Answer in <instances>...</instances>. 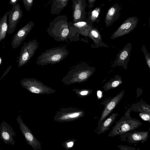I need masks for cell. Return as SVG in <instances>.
<instances>
[{
  "instance_id": "22",
  "label": "cell",
  "mask_w": 150,
  "mask_h": 150,
  "mask_svg": "<svg viewBox=\"0 0 150 150\" xmlns=\"http://www.w3.org/2000/svg\"><path fill=\"white\" fill-rule=\"evenodd\" d=\"M121 77L119 75H115L114 77L107 81L103 86L104 90L107 91L111 89H114L122 83Z\"/></svg>"
},
{
  "instance_id": "7",
  "label": "cell",
  "mask_w": 150,
  "mask_h": 150,
  "mask_svg": "<svg viewBox=\"0 0 150 150\" xmlns=\"http://www.w3.org/2000/svg\"><path fill=\"white\" fill-rule=\"evenodd\" d=\"M39 46V43L33 39L24 42L22 47L18 58V67H20L27 63L33 56Z\"/></svg>"
},
{
  "instance_id": "33",
  "label": "cell",
  "mask_w": 150,
  "mask_h": 150,
  "mask_svg": "<svg viewBox=\"0 0 150 150\" xmlns=\"http://www.w3.org/2000/svg\"><path fill=\"white\" fill-rule=\"evenodd\" d=\"M97 96L98 99H100L102 96V93L100 90L97 91Z\"/></svg>"
},
{
  "instance_id": "21",
  "label": "cell",
  "mask_w": 150,
  "mask_h": 150,
  "mask_svg": "<svg viewBox=\"0 0 150 150\" xmlns=\"http://www.w3.org/2000/svg\"><path fill=\"white\" fill-rule=\"evenodd\" d=\"M69 0H53L51 6L50 13L57 15L64 9Z\"/></svg>"
},
{
  "instance_id": "5",
  "label": "cell",
  "mask_w": 150,
  "mask_h": 150,
  "mask_svg": "<svg viewBox=\"0 0 150 150\" xmlns=\"http://www.w3.org/2000/svg\"><path fill=\"white\" fill-rule=\"evenodd\" d=\"M21 86L28 91L38 94L53 93L56 90L33 78H24L20 82Z\"/></svg>"
},
{
  "instance_id": "29",
  "label": "cell",
  "mask_w": 150,
  "mask_h": 150,
  "mask_svg": "<svg viewBox=\"0 0 150 150\" xmlns=\"http://www.w3.org/2000/svg\"><path fill=\"white\" fill-rule=\"evenodd\" d=\"M75 141L74 139L69 140L63 143L62 145L66 149H68L72 147Z\"/></svg>"
},
{
  "instance_id": "25",
  "label": "cell",
  "mask_w": 150,
  "mask_h": 150,
  "mask_svg": "<svg viewBox=\"0 0 150 150\" xmlns=\"http://www.w3.org/2000/svg\"><path fill=\"white\" fill-rule=\"evenodd\" d=\"M78 97L83 98L90 95L92 92L91 89H73Z\"/></svg>"
},
{
  "instance_id": "2",
  "label": "cell",
  "mask_w": 150,
  "mask_h": 150,
  "mask_svg": "<svg viewBox=\"0 0 150 150\" xmlns=\"http://www.w3.org/2000/svg\"><path fill=\"white\" fill-rule=\"evenodd\" d=\"M96 69L84 63L72 67L61 81L65 85L80 83L87 81L94 73Z\"/></svg>"
},
{
  "instance_id": "15",
  "label": "cell",
  "mask_w": 150,
  "mask_h": 150,
  "mask_svg": "<svg viewBox=\"0 0 150 150\" xmlns=\"http://www.w3.org/2000/svg\"><path fill=\"white\" fill-rule=\"evenodd\" d=\"M121 140H127L130 144H136L140 142L144 143L149 138V132L146 131H134L125 133L120 135Z\"/></svg>"
},
{
  "instance_id": "17",
  "label": "cell",
  "mask_w": 150,
  "mask_h": 150,
  "mask_svg": "<svg viewBox=\"0 0 150 150\" xmlns=\"http://www.w3.org/2000/svg\"><path fill=\"white\" fill-rule=\"evenodd\" d=\"M121 8L117 3H116L108 9L105 16V23L106 27L111 25L120 16Z\"/></svg>"
},
{
  "instance_id": "34",
  "label": "cell",
  "mask_w": 150,
  "mask_h": 150,
  "mask_svg": "<svg viewBox=\"0 0 150 150\" xmlns=\"http://www.w3.org/2000/svg\"><path fill=\"white\" fill-rule=\"evenodd\" d=\"M2 59L1 58V57H0V66L1 65V64L2 63Z\"/></svg>"
},
{
  "instance_id": "14",
  "label": "cell",
  "mask_w": 150,
  "mask_h": 150,
  "mask_svg": "<svg viewBox=\"0 0 150 150\" xmlns=\"http://www.w3.org/2000/svg\"><path fill=\"white\" fill-rule=\"evenodd\" d=\"M34 25L33 21H31L18 30L11 40V45L13 49L17 48L21 45L32 30Z\"/></svg>"
},
{
  "instance_id": "8",
  "label": "cell",
  "mask_w": 150,
  "mask_h": 150,
  "mask_svg": "<svg viewBox=\"0 0 150 150\" xmlns=\"http://www.w3.org/2000/svg\"><path fill=\"white\" fill-rule=\"evenodd\" d=\"M16 120L27 144L31 146L33 149L40 150L41 146L40 142L35 137L28 127L24 123L19 115L17 116Z\"/></svg>"
},
{
  "instance_id": "3",
  "label": "cell",
  "mask_w": 150,
  "mask_h": 150,
  "mask_svg": "<svg viewBox=\"0 0 150 150\" xmlns=\"http://www.w3.org/2000/svg\"><path fill=\"white\" fill-rule=\"evenodd\" d=\"M69 52L65 46L47 50L38 57L36 64L42 66L56 64L64 59Z\"/></svg>"
},
{
  "instance_id": "19",
  "label": "cell",
  "mask_w": 150,
  "mask_h": 150,
  "mask_svg": "<svg viewBox=\"0 0 150 150\" xmlns=\"http://www.w3.org/2000/svg\"><path fill=\"white\" fill-rule=\"evenodd\" d=\"M118 115L117 113H113L98 124L96 129L97 134H101L104 133L109 130L110 127L115 122Z\"/></svg>"
},
{
  "instance_id": "10",
  "label": "cell",
  "mask_w": 150,
  "mask_h": 150,
  "mask_svg": "<svg viewBox=\"0 0 150 150\" xmlns=\"http://www.w3.org/2000/svg\"><path fill=\"white\" fill-rule=\"evenodd\" d=\"M8 13V19L7 33L9 34L14 32L17 24L23 16V11L19 3L12 5L11 10Z\"/></svg>"
},
{
  "instance_id": "36",
  "label": "cell",
  "mask_w": 150,
  "mask_h": 150,
  "mask_svg": "<svg viewBox=\"0 0 150 150\" xmlns=\"http://www.w3.org/2000/svg\"></svg>"
},
{
  "instance_id": "23",
  "label": "cell",
  "mask_w": 150,
  "mask_h": 150,
  "mask_svg": "<svg viewBox=\"0 0 150 150\" xmlns=\"http://www.w3.org/2000/svg\"><path fill=\"white\" fill-rule=\"evenodd\" d=\"M104 5V4H102L100 6L97 7L93 9H91L88 12L87 20L93 24L95 22L98 23L101 7Z\"/></svg>"
},
{
  "instance_id": "37",
  "label": "cell",
  "mask_w": 150,
  "mask_h": 150,
  "mask_svg": "<svg viewBox=\"0 0 150 150\" xmlns=\"http://www.w3.org/2000/svg\"></svg>"
},
{
  "instance_id": "28",
  "label": "cell",
  "mask_w": 150,
  "mask_h": 150,
  "mask_svg": "<svg viewBox=\"0 0 150 150\" xmlns=\"http://www.w3.org/2000/svg\"><path fill=\"white\" fill-rule=\"evenodd\" d=\"M26 10L28 11L32 6L34 0H22Z\"/></svg>"
},
{
  "instance_id": "27",
  "label": "cell",
  "mask_w": 150,
  "mask_h": 150,
  "mask_svg": "<svg viewBox=\"0 0 150 150\" xmlns=\"http://www.w3.org/2000/svg\"><path fill=\"white\" fill-rule=\"evenodd\" d=\"M139 115L142 120L150 122V113L141 112L139 113Z\"/></svg>"
},
{
  "instance_id": "9",
  "label": "cell",
  "mask_w": 150,
  "mask_h": 150,
  "mask_svg": "<svg viewBox=\"0 0 150 150\" xmlns=\"http://www.w3.org/2000/svg\"><path fill=\"white\" fill-rule=\"evenodd\" d=\"M138 21L139 19L136 17H128L112 34L110 39L113 40L119 37L127 34L136 27Z\"/></svg>"
},
{
  "instance_id": "16",
  "label": "cell",
  "mask_w": 150,
  "mask_h": 150,
  "mask_svg": "<svg viewBox=\"0 0 150 150\" xmlns=\"http://www.w3.org/2000/svg\"><path fill=\"white\" fill-rule=\"evenodd\" d=\"M16 133L10 125L6 122L3 121L0 126V138L6 144L13 145L15 142L13 137H15Z\"/></svg>"
},
{
  "instance_id": "13",
  "label": "cell",
  "mask_w": 150,
  "mask_h": 150,
  "mask_svg": "<svg viewBox=\"0 0 150 150\" xmlns=\"http://www.w3.org/2000/svg\"><path fill=\"white\" fill-rule=\"evenodd\" d=\"M132 44L129 42L120 50L117 55L111 67L122 66L125 69L127 68L132 50Z\"/></svg>"
},
{
  "instance_id": "35",
  "label": "cell",
  "mask_w": 150,
  "mask_h": 150,
  "mask_svg": "<svg viewBox=\"0 0 150 150\" xmlns=\"http://www.w3.org/2000/svg\"><path fill=\"white\" fill-rule=\"evenodd\" d=\"M109 1H111L112 0H108Z\"/></svg>"
},
{
  "instance_id": "1",
  "label": "cell",
  "mask_w": 150,
  "mask_h": 150,
  "mask_svg": "<svg viewBox=\"0 0 150 150\" xmlns=\"http://www.w3.org/2000/svg\"><path fill=\"white\" fill-rule=\"evenodd\" d=\"M68 21V18L65 15L55 17L47 29L48 34L55 41L70 43L68 39L70 40L71 33Z\"/></svg>"
},
{
  "instance_id": "30",
  "label": "cell",
  "mask_w": 150,
  "mask_h": 150,
  "mask_svg": "<svg viewBox=\"0 0 150 150\" xmlns=\"http://www.w3.org/2000/svg\"><path fill=\"white\" fill-rule=\"evenodd\" d=\"M118 148L121 150H135V148L129 146L127 145H120L117 146Z\"/></svg>"
},
{
  "instance_id": "31",
  "label": "cell",
  "mask_w": 150,
  "mask_h": 150,
  "mask_svg": "<svg viewBox=\"0 0 150 150\" xmlns=\"http://www.w3.org/2000/svg\"><path fill=\"white\" fill-rule=\"evenodd\" d=\"M88 8L90 9L94 7V4L96 0H88Z\"/></svg>"
},
{
  "instance_id": "4",
  "label": "cell",
  "mask_w": 150,
  "mask_h": 150,
  "mask_svg": "<svg viewBox=\"0 0 150 150\" xmlns=\"http://www.w3.org/2000/svg\"><path fill=\"white\" fill-rule=\"evenodd\" d=\"M112 127L108 137H113L133 131L141 125L142 123L139 120L129 116H123Z\"/></svg>"
},
{
  "instance_id": "32",
  "label": "cell",
  "mask_w": 150,
  "mask_h": 150,
  "mask_svg": "<svg viewBox=\"0 0 150 150\" xmlns=\"http://www.w3.org/2000/svg\"><path fill=\"white\" fill-rule=\"evenodd\" d=\"M20 0H10L9 4L13 5L17 4V3Z\"/></svg>"
},
{
  "instance_id": "6",
  "label": "cell",
  "mask_w": 150,
  "mask_h": 150,
  "mask_svg": "<svg viewBox=\"0 0 150 150\" xmlns=\"http://www.w3.org/2000/svg\"><path fill=\"white\" fill-rule=\"evenodd\" d=\"M85 114L83 110L77 108H62L58 111L54 117V120L59 122H70L81 117Z\"/></svg>"
},
{
  "instance_id": "18",
  "label": "cell",
  "mask_w": 150,
  "mask_h": 150,
  "mask_svg": "<svg viewBox=\"0 0 150 150\" xmlns=\"http://www.w3.org/2000/svg\"><path fill=\"white\" fill-rule=\"evenodd\" d=\"M71 23L79 34L85 37H88L90 31L94 27L93 23L87 19L84 21H80Z\"/></svg>"
},
{
  "instance_id": "26",
  "label": "cell",
  "mask_w": 150,
  "mask_h": 150,
  "mask_svg": "<svg viewBox=\"0 0 150 150\" xmlns=\"http://www.w3.org/2000/svg\"><path fill=\"white\" fill-rule=\"evenodd\" d=\"M141 50L144 54L146 63L150 70V54L144 45L141 47Z\"/></svg>"
},
{
  "instance_id": "24",
  "label": "cell",
  "mask_w": 150,
  "mask_h": 150,
  "mask_svg": "<svg viewBox=\"0 0 150 150\" xmlns=\"http://www.w3.org/2000/svg\"><path fill=\"white\" fill-rule=\"evenodd\" d=\"M8 12L0 19V43L5 39L8 30L7 23Z\"/></svg>"
},
{
  "instance_id": "20",
  "label": "cell",
  "mask_w": 150,
  "mask_h": 150,
  "mask_svg": "<svg viewBox=\"0 0 150 150\" xmlns=\"http://www.w3.org/2000/svg\"><path fill=\"white\" fill-rule=\"evenodd\" d=\"M88 37L92 40L97 48L100 47H109L108 45L103 42L101 36L97 28H93L89 32Z\"/></svg>"
},
{
  "instance_id": "12",
  "label": "cell",
  "mask_w": 150,
  "mask_h": 150,
  "mask_svg": "<svg viewBox=\"0 0 150 150\" xmlns=\"http://www.w3.org/2000/svg\"><path fill=\"white\" fill-rule=\"evenodd\" d=\"M124 92L125 91L123 90L114 97L105 101L106 103H101V104H104V108L98 121V125L106 118L113 111L114 108L122 99Z\"/></svg>"
},
{
  "instance_id": "11",
  "label": "cell",
  "mask_w": 150,
  "mask_h": 150,
  "mask_svg": "<svg viewBox=\"0 0 150 150\" xmlns=\"http://www.w3.org/2000/svg\"><path fill=\"white\" fill-rule=\"evenodd\" d=\"M73 23L86 19L85 9L87 6L86 0H72Z\"/></svg>"
}]
</instances>
